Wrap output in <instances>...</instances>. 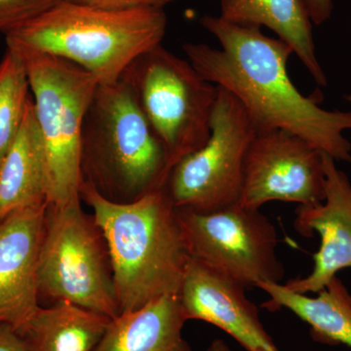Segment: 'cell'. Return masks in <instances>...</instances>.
<instances>
[{"instance_id": "cell-1", "label": "cell", "mask_w": 351, "mask_h": 351, "mask_svg": "<svg viewBox=\"0 0 351 351\" xmlns=\"http://www.w3.org/2000/svg\"><path fill=\"white\" fill-rule=\"evenodd\" d=\"M199 23L221 48L184 43L189 63L233 95L258 132H290L335 160L351 163V144L343 136L351 130V112L325 110L297 89L288 75L294 54L290 46L265 36L261 27L232 24L219 16H203Z\"/></svg>"}, {"instance_id": "cell-2", "label": "cell", "mask_w": 351, "mask_h": 351, "mask_svg": "<svg viewBox=\"0 0 351 351\" xmlns=\"http://www.w3.org/2000/svg\"><path fill=\"white\" fill-rule=\"evenodd\" d=\"M80 197L107 241L120 313L179 295L191 256L167 189L117 204L82 182Z\"/></svg>"}, {"instance_id": "cell-3", "label": "cell", "mask_w": 351, "mask_h": 351, "mask_svg": "<svg viewBox=\"0 0 351 351\" xmlns=\"http://www.w3.org/2000/svg\"><path fill=\"white\" fill-rule=\"evenodd\" d=\"M172 169L128 82L98 85L82 124V182L104 199L127 204L166 188Z\"/></svg>"}, {"instance_id": "cell-4", "label": "cell", "mask_w": 351, "mask_h": 351, "mask_svg": "<svg viewBox=\"0 0 351 351\" xmlns=\"http://www.w3.org/2000/svg\"><path fill=\"white\" fill-rule=\"evenodd\" d=\"M166 29L164 9L112 11L61 0L6 39L63 58L99 85H110L140 55L162 44Z\"/></svg>"}, {"instance_id": "cell-5", "label": "cell", "mask_w": 351, "mask_h": 351, "mask_svg": "<svg viewBox=\"0 0 351 351\" xmlns=\"http://www.w3.org/2000/svg\"><path fill=\"white\" fill-rule=\"evenodd\" d=\"M22 58L43 137L48 205L82 202L80 142L83 120L98 82L63 58L7 40Z\"/></svg>"}, {"instance_id": "cell-6", "label": "cell", "mask_w": 351, "mask_h": 351, "mask_svg": "<svg viewBox=\"0 0 351 351\" xmlns=\"http://www.w3.org/2000/svg\"><path fill=\"white\" fill-rule=\"evenodd\" d=\"M38 282L39 299L51 304L69 302L110 319L120 313L107 241L82 202L47 205Z\"/></svg>"}, {"instance_id": "cell-7", "label": "cell", "mask_w": 351, "mask_h": 351, "mask_svg": "<svg viewBox=\"0 0 351 351\" xmlns=\"http://www.w3.org/2000/svg\"><path fill=\"white\" fill-rule=\"evenodd\" d=\"M162 141L172 167L206 144L219 88L162 44L140 55L121 76Z\"/></svg>"}, {"instance_id": "cell-8", "label": "cell", "mask_w": 351, "mask_h": 351, "mask_svg": "<svg viewBox=\"0 0 351 351\" xmlns=\"http://www.w3.org/2000/svg\"><path fill=\"white\" fill-rule=\"evenodd\" d=\"M218 88L206 144L171 171L166 189L178 209L212 213L239 203L245 157L258 130L239 100Z\"/></svg>"}, {"instance_id": "cell-9", "label": "cell", "mask_w": 351, "mask_h": 351, "mask_svg": "<svg viewBox=\"0 0 351 351\" xmlns=\"http://www.w3.org/2000/svg\"><path fill=\"white\" fill-rule=\"evenodd\" d=\"M177 212L191 258L246 288L281 283L285 270L277 256L276 228L260 209L237 204L212 213L178 208Z\"/></svg>"}, {"instance_id": "cell-10", "label": "cell", "mask_w": 351, "mask_h": 351, "mask_svg": "<svg viewBox=\"0 0 351 351\" xmlns=\"http://www.w3.org/2000/svg\"><path fill=\"white\" fill-rule=\"evenodd\" d=\"M325 191L322 152L288 131L258 132L245 157L240 206L260 209L270 201L318 204Z\"/></svg>"}, {"instance_id": "cell-11", "label": "cell", "mask_w": 351, "mask_h": 351, "mask_svg": "<svg viewBox=\"0 0 351 351\" xmlns=\"http://www.w3.org/2000/svg\"><path fill=\"white\" fill-rule=\"evenodd\" d=\"M246 287L218 269L191 258L179 297L186 320L218 327L248 351L277 350Z\"/></svg>"}, {"instance_id": "cell-12", "label": "cell", "mask_w": 351, "mask_h": 351, "mask_svg": "<svg viewBox=\"0 0 351 351\" xmlns=\"http://www.w3.org/2000/svg\"><path fill=\"white\" fill-rule=\"evenodd\" d=\"M336 162L323 152L325 199L318 204L299 205L295 210V230L304 237L314 233L320 237L311 274L284 284L301 294H316L341 270L351 267V182Z\"/></svg>"}, {"instance_id": "cell-13", "label": "cell", "mask_w": 351, "mask_h": 351, "mask_svg": "<svg viewBox=\"0 0 351 351\" xmlns=\"http://www.w3.org/2000/svg\"><path fill=\"white\" fill-rule=\"evenodd\" d=\"M47 203L0 221V323L22 331L38 311V269Z\"/></svg>"}, {"instance_id": "cell-14", "label": "cell", "mask_w": 351, "mask_h": 351, "mask_svg": "<svg viewBox=\"0 0 351 351\" xmlns=\"http://www.w3.org/2000/svg\"><path fill=\"white\" fill-rule=\"evenodd\" d=\"M179 295H164L110 319L94 351H193Z\"/></svg>"}, {"instance_id": "cell-15", "label": "cell", "mask_w": 351, "mask_h": 351, "mask_svg": "<svg viewBox=\"0 0 351 351\" xmlns=\"http://www.w3.org/2000/svg\"><path fill=\"white\" fill-rule=\"evenodd\" d=\"M219 17L244 27H267L290 46L320 86H327V76L315 52L313 23L301 0H219Z\"/></svg>"}, {"instance_id": "cell-16", "label": "cell", "mask_w": 351, "mask_h": 351, "mask_svg": "<svg viewBox=\"0 0 351 351\" xmlns=\"http://www.w3.org/2000/svg\"><path fill=\"white\" fill-rule=\"evenodd\" d=\"M44 203L45 154L32 98L19 133L0 166V221L18 210Z\"/></svg>"}, {"instance_id": "cell-17", "label": "cell", "mask_w": 351, "mask_h": 351, "mask_svg": "<svg viewBox=\"0 0 351 351\" xmlns=\"http://www.w3.org/2000/svg\"><path fill=\"white\" fill-rule=\"evenodd\" d=\"M257 288L269 295L263 308L289 309L309 325L314 341L351 348V293L338 276L315 297L294 292L282 283L262 282Z\"/></svg>"}, {"instance_id": "cell-18", "label": "cell", "mask_w": 351, "mask_h": 351, "mask_svg": "<svg viewBox=\"0 0 351 351\" xmlns=\"http://www.w3.org/2000/svg\"><path fill=\"white\" fill-rule=\"evenodd\" d=\"M110 318L66 301L40 306L21 331L29 351H94Z\"/></svg>"}, {"instance_id": "cell-19", "label": "cell", "mask_w": 351, "mask_h": 351, "mask_svg": "<svg viewBox=\"0 0 351 351\" xmlns=\"http://www.w3.org/2000/svg\"><path fill=\"white\" fill-rule=\"evenodd\" d=\"M32 98L24 62L7 47L0 62V166L19 133Z\"/></svg>"}, {"instance_id": "cell-20", "label": "cell", "mask_w": 351, "mask_h": 351, "mask_svg": "<svg viewBox=\"0 0 351 351\" xmlns=\"http://www.w3.org/2000/svg\"><path fill=\"white\" fill-rule=\"evenodd\" d=\"M61 0H0V32H9L36 19Z\"/></svg>"}, {"instance_id": "cell-21", "label": "cell", "mask_w": 351, "mask_h": 351, "mask_svg": "<svg viewBox=\"0 0 351 351\" xmlns=\"http://www.w3.org/2000/svg\"><path fill=\"white\" fill-rule=\"evenodd\" d=\"M73 3L82 4L105 10L127 11L135 9H164L175 0H66Z\"/></svg>"}, {"instance_id": "cell-22", "label": "cell", "mask_w": 351, "mask_h": 351, "mask_svg": "<svg viewBox=\"0 0 351 351\" xmlns=\"http://www.w3.org/2000/svg\"><path fill=\"white\" fill-rule=\"evenodd\" d=\"M301 2L313 25L325 24L331 18L334 9L332 0H301Z\"/></svg>"}, {"instance_id": "cell-23", "label": "cell", "mask_w": 351, "mask_h": 351, "mask_svg": "<svg viewBox=\"0 0 351 351\" xmlns=\"http://www.w3.org/2000/svg\"><path fill=\"white\" fill-rule=\"evenodd\" d=\"M0 351H29L24 337L15 328L0 323Z\"/></svg>"}, {"instance_id": "cell-24", "label": "cell", "mask_w": 351, "mask_h": 351, "mask_svg": "<svg viewBox=\"0 0 351 351\" xmlns=\"http://www.w3.org/2000/svg\"><path fill=\"white\" fill-rule=\"evenodd\" d=\"M206 351H232L223 339H217L212 341Z\"/></svg>"}, {"instance_id": "cell-25", "label": "cell", "mask_w": 351, "mask_h": 351, "mask_svg": "<svg viewBox=\"0 0 351 351\" xmlns=\"http://www.w3.org/2000/svg\"><path fill=\"white\" fill-rule=\"evenodd\" d=\"M346 100H348V101H350V103H351V95H348V96H346Z\"/></svg>"}, {"instance_id": "cell-26", "label": "cell", "mask_w": 351, "mask_h": 351, "mask_svg": "<svg viewBox=\"0 0 351 351\" xmlns=\"http://www.w3.org/2000/svg\"><path fill=\"white\" fill-rule=\"evenodd\" d=\"M274 351H279V350H274Z\"/></svg>"}]
</instances>
